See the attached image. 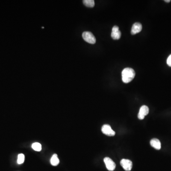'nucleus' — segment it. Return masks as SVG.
Listing matches in <instances>:
<instances>
[{"label":"nucleus","mask_w":171,"mask_h":171,"mask_svg":"<svg viewBox=\"0 0 171 171\" xmlns=\"http://www.w3.org/2000/svg\"><path fill=\"white\" fill-rule=\"evenodd\" d=\"M135 73L134 70L130 68H125L122 72V79L124 83L130 82L135 77Z\"/></svg>","instance_id":"obj_1"},{"label":"nucleus","mask_w":171,"mask_h":171,"mask_svg":"<svg viewBox=\"0 0 171 171\" xmlns=\"http://www.w3.org/2000/svg\"><path fill=\"white\" fill-rule=\"evenodd\" d=\"M82 37L85 41L89 43L94 44L96 42V38L91 32H85L82 33Z\"/></svg>","instance_id":"obj_2"},{"label":"nucleus","mask_w":171,"mask_h":171,"mask_svg":"<svg viewBox=\"0 0 171 171\" xmlns=\"http://www.w3.org/2000/svg\"><path fill=\"white\" fill-rule=\"evenodd\" d=\"M104 161L107 170L110 171H113L115 170L116 166V163L111 158L109 157H105L104 159Z\"/></svg>","instance_id":"obj_3"},{"label":"nucleus","mask_w":171,"mask_h":171,"mask_svg":"<svg viewBox=\"0 0 171 171\" xmlns=\"http://www.w3.org/2000/svg\"><path fill=\"white\" fill-rule=\"evenodd\" d=\"M101 130L104 134L106 135L107 136L113 137L116 134L115 132L111 128V126L107 124L103 125Z\"/></svg>","instance_id":"obj_4"},{"label":"nucleus","mask_w":171,"mask_h":171,"mask_svg":"<svg viewBox=\"0 0 171 171\" xmlns=\"http://www.w3.org/2000/svg\"><path fill=\"white\" fill-rule=\"evenodd\" d=\"M121 165L122 166L124 170L126 171H130L131 170L133 166V163L130 160L123 159L120 162Z\"/></svg>","instance_id":"obj_5"},{"label":"nucleus","mask_w":171,"mask_h":171,"mask_svg":"<svg viewBox=\"0 0 171 171\" xmlns=\"http://www.w3.org/2000/svg\"><path fill=\"white\" fill-rule=\"evenodd\" d=\"M149 108L146 105L142 106L140 109L139 113L138 115V118L140 120H142L144 118L145 116L148 115L149 113Z\"/></svg>","instance_id":"obj_6"},{"label":"nucleus","mask_w":171,"mask_h":171,"mask_svg":"<svg viewBox=\"0 0 171 171\" xmlns=\"http://www.w3.org/2000/svg\"><path fill=\"white\" fill-rule=\"evenodd\" d=\"M121 33L119 29V27L118 26H114L113 27L111 33V37L114 40H118L121 38Z\"/></svg>","instance_id":"obj_7"},{"label":"nucleus","mask_w":171,"mask_h":171,"mask_svg":"<svg viewBox=\"0 0 171 171\" xmlns=\"http://www.w3.org/2000/svg\"><path fill=\"white\" fill-rule=\"evenodd\" d=\"M142 25L139 22H136L132 26L131 33L132 35H135L140 32L141 31H142Z\"/></svg>","instance_id":"obj_8"},{"label":"nucleus","mask_w":171,"mask_h":171,"mask_svg":"<svg viewBox=\"0 0 171 171\" xmlns=\"http://www.w3.org/2000/svg\"><path fill=\"white\" fill-rule=\"evenodd\" d=\"M150 144L156 150H160L161 148V142L158 139L153 138L150 141Z\"/></svg>","instance_id":"obj_9"},{"label":"nucleus","mask_w":171,"mask_h":171,"mask_svg":"<svg viewBox=\"0 0 171 171\" xmlns=\"http://www.w3.org/2000/svg\"><path fill=\"white\" fill-rule=\"evenodd\" d=\"M59 163H60V160L57 157V155L54 154L51 158L50 163L53 166H57L59 164Z\"/></svg>","instance_id":"obj_10"},{"label":"nucleus","mask_w":171,"mask_h":171,"mask_svg":"<svg viewBox=\"0 0 171 171\" xmlns=\"http://www.w3.org/2000/svg\"><path fill=\"white\" fill-rule=\"evenodd\" d=\"M83 4L87 7L92 8L95 6V1L94 0H84Z\"/></svg>","instance_id":"obj_11"},{"label":"nucleus","mask_w":171,"mask_h":171,"mask_svg":"<svg viewBox=\"0 0 171 171\" xmlns=\"http://www.w3.org/2000/svg\"><path fill=\"white\" fill-rule=\"evenodd\" d=\"M32 148L35 151L40 152L42 149V147L41 144L39 143H33L32 144Z\"/></svg>","instance_id":"obj_12"},{"label":"nucleus","mask_w":171,"mask_h":171,"mask_svg":"<svg viewBox=\"0 0 171 171\" xmlns=\"http://www.w3.org/2000/svg\"><path fill=\"white\" fill-rule=\"evenodd\" d=\"M25 156L23 153H20L18 156V159H17V163L18 164L20 165L23 163L25 161Z\"/></svg>","instance_id":"obj_13"},{"label":"nucleus","mask_w":171,"mask_h":171,"mask_svg":"<svg viewBox=\"0 0 171 171\" xmlns=\"http://www.w3.org/2000/svg\"><path fill=\"white\" fill-rule=\"evenodd\" d=\"M167 64L169 66L171 67V54L167 59Z\"/></svg>","instance_id":"obj_14"},{"label":"nucleus","mask_w":171,"mask_h":171,"mask_svg":"<svg viewBox=\"0 0 171 171\" xmlns=\"http://www.w3.org/2000/svg\"><path fill=\"white\" fill-rule=\"evenodd\" d=\"M165 1L166 3H170L171 1L170 0H165Z\"/></svg>","instance_id":"obj_15"}]
</instances>
